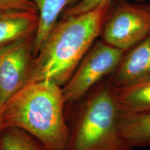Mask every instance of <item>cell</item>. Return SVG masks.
Listing matches in <instances>:
<instances>
[{
	"mask_svg": "<svg viewBox=\"0 0 150 150\" xmlns=\"http://www.w3.org/2000/svg\"><path fill=\"white\" fill-rule=\"evenodd\" d=\"M111 1L58 22L33 60L27 83L50 81L63 87L100 36Z\"/></svg>",
	"mask_w": 150,
	"mask_h": 150,
	"instance_id": "cell-1",
	"label": "cell"
},
{
	"mask_svg": "<svg viewBox=\"0 0 150 150\" xmlns=\"http://www.w3.org/2000/svg\"><path fill=\"white\" fill-rule=\"evenodd\" d=\"M0 8L2 10L37 11L34 4L29 0H0Z\"/></svg>",
	"mask_w": 150,
	"mask_h": 150,
	"instance_id": "cell-14",
	"label": "cell"
},
{
	"mask_svg": "<svg viewBox=\"0 0 150 150\" xmlns=\"http://www.w3.org/2000/svg\"><path fill=\"white\" fill-rule=\"evenodd\" d=\"M125 52L96 40L67 82L62 87L65 104L77 103L113 73Z\"/></svg>",
	"mask_w": 150,
	"mask_h": 150,
	"instance_id": "cell-5",
	"label": "cell"
},
{
	"mask_svg": "<svg viewBox=\"0 0 150 150\" xmlns=\"http://www.w3.org/2000/svg\"><path fill=\"white\" fill-rule=\"evenodd\" d=\"M112 88L121 113L150 112V76L128 86H112Z\"/></svg>",
	"mask_w": 150,
	"mask_h": 150,
	"instance_id": "cell-9",
	"label": "cell"
},
{
	"mask_svg": "<svg viewBox=\"0 0 150 150\" xmlns=\"http://www.w3.org/2000/svg\"><path fill=\"white\" fill-rule=\"evenodd\" d=\"M106 79L78 102L67 150H133L120 134V111Z\"/></svg>",
	"mask_w": 150,
	"mask_h": 150,
	"instance_id": "cell-3",
	"label": "cell"
},
{
	"mask_svg": "<svg viewBox=\"0 0 150 150\" xmlns=\"http://www.w3.org/2000/svg\"><path fill=\"white\" fill-rule=\"evenodd\" d=\"M36 8L38 26L34 36V53L36 55L43 41L58 22L63 12L72 6L79 0H29Z\"/></svg>",
	"mask_w": 150,
	"mask_h": 150,
	"instance_id": "cell-10",
	"label": "cell"
},
{
	"mask_svg": "<svg viewBox=\"0 0 150 150\" xmlns=\"http://www.w3.org/2000/svg\"><path fill=\"white\" fill-rule=\"evenodd\" d=\"M149 34L150 6L127 0L110 4L101 31V40L127 52Z\"/></svg>",
	"mask_w": 150,
	"mask_h": 150,
	"instance_id": "cell-4",
	"label": "cell"
},
{
	"mask_svg": "<svg viewBox=\"0 0 150 150\" xmlns=\"http://www.w3.org/2000/svg\"><path fill=\"white\" fill-rule=\"evenodd\" d=\"M0 150H47L38 140L27 131L4 127L0 132Z\"/></svg>",
	"mask_w": 150,
	"mask_h": 150,
	"instance_id": "cell-12",
	"label": "cell"
},
{
	"mask_svg": "<svg viewBox=\"0 0 150 150\" xmlns=\"http://www.w3.org/2000/svg\"><path fill=\"white\" fill-rule=\"evenodd\" d=\"M34 36L25 38L0 47V104L27 84L35 57Z\"/></svg>",
	"mask_w": 150,
	"mask_h": 150,
	"instance_id": "cell-6",
	"label": "cell"
},
{
	"mask_svg": "<svg viewBox=\"0 0 150 150\" xmlns=\"http://www.w3.org/2000/svg\"><path fill=\"white\" fill-rule=\"evenodd\" d=\"M38 26L37 11L4 10L0 12V47L35 35Z\"/></svg>",
	"mask_w": 150,
	"mask_h": 150,
	"instance_id": "cell-8",
	"label": "cell"
},
{
	"mask_svg": "<svg viewBox=\"0 0 150 150\" xmlns=\"http://www.w3.org/2000/svg\"><path fill=\"white\" fill-rule=\"evenodd\" d=\"M1 108H2V106L0 104V132H1V129H3V124L2 121H1Z\"/></svg>",
	"mask_w": 150,
	"mask_h": 150,
	"instance_id": "cell-15",
	"label": "cell"
},
{
	"mask_svg": "<svg viewBox=\"0 0 150 150\" xmlns=\"http://www.w3.org/2000/svg\"><path fill=\"white\" fill-rule=\"evenodd\" d=\"M112 0H79L77 3L67 8L64 12V16L77 15L88 12L96 8L103 3Z\"/></svg>",
	"mask_w": 150,
	"mask_h": 150,
	"instance_id": "cell-13",
	"label": "cell"
},
{
	"mask_svg": "<svg viewBox=\"0 0 150 150\" xmlns=\"http://www.w3.org/2000/svg\"><path fill=\"white\" fill-rule=\"evenodd\" d=\"M119 128L123 140L133 149L150 145V112H120Z\"/></svg>",
	"mask_w": 150,
	"mask_h": 150,
	"instance_id": "cell-11",
	"label": "cell"
},
{
	"mask_svg": "<svg viewBox=\"0 0 150 150\" xmlns=\"http://www.w3.org/2000/svg\"><path fill=\"white\" fill-rule=\"evenodd\" d=\"M62 87L50 81L27 83L1 108L3 127L27 131L47 150H67L70 128Z\"/></svg>",
	"mask_w": 150,
	"mask_h": 150,
	"instance_id": "cell-2",
	"label": "cell"
},
{
	"mask_svg": "<svg viewBox=\"0 0 150 150\" xmlns=\"http://www.w3.org/2000/svg\"><path fill=\"white\" fill-rule=\"evenodd\" d=\"M4 11V10H2V9L0 8V12H1V11Z\"/></svg>",
	"mask_w": 150,
	"mask_h": 150,
	"instance_id": "cell-16",
	"label": "cell"
},
{
	"mask_svg": "<svg viewBox=\"0 0 150 150\" xmlns=\"http://www.w3.org/2000/svg\"><path fill=\"white\" fill-rule=\"evenodd\" d=\"M150 76V34L125 52L115 70L108 77L114 87L136 83Z\"/></svg>",
	"mask_w": 150,
	"mask_h": 150,
	"instance_id": "cell-7",
	"label": "cell"
}]
</instances>
